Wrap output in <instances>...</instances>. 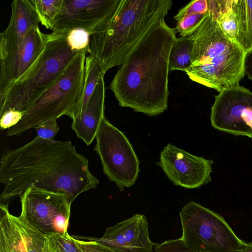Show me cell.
<instances>
[{"instance_id":"obj_1","label":"cell","mask_w":252,"mask_h":252,"mask_svg":"<svg viewBox=\"0 0 252 252\" xmlns=\"http://www.w3.org/2000/svg\"><path fill=\"white\" fill-rule=\"evenodd\" d=\"M3 189L0 203L8 204L29 188L66 194L72 203L80 194L95 189L99 180L89 168V160L70 141L36 136L17 148L5 151L0 163Z\"/></svg>"},{"instance_id":"obj_2","label":"cell","mask_w":252,"mask_h":252,"mask_svg":"<svg viewBox=\"0 0 252 252\" xmlns=\"http://www.w3.org/2000/svg\"><path fill=\"white\" fill-rule=\"evenodd\" d=\"M177 32L163 20L121 65L109 87L120 106L150 117L167 109L169 60Z\"/></svg>"},{"instance_id":"obj_3","label":"cell","mask_w":252,"mask_h":252,"mask_svg":"<svg viewBox=\"0 0 252 252\" xmlns=\"http://www.w3.org/2000/svg\"><path fill=\"white\" fill-rule=\"evenodd\" d=\"M171 0H120L104 30L91 35L88 53L106 72L121 65L140 41L165 20Z\"/></svg>"},{"instance_id":"obj_4","label":"cell","mask_w":252,"mask_h":252,"mask_svg":"<svg viewBox=\"0 0 252 252\" xmlns=\"http://www.w3.org/2000/svg\"><path fill=\"white\" fill-rule=\"evenodd\" d=\"M191 36V65L186 72L189 79L219 93L239 86L246 53L223 32L210 11Z\"/></svg>"},{"instance_id":"obj_5","label":"cell","mask_w":252,"mask_h":252,"mask_svg":"<svg viewBox=\"0 0 252 252\" xmlns=\"http://www.w3.org/2000/svg\"><path fill=\"white\" fill-rule=\"evenodd\" d=\"M49 34L38 59L0 100V116L11 109L25 113L55 83L78 52L72 50L69 47L68 34L53 32Z\"/></svg>"},{"instance_id":"obj_6","label":"cell","mask_w":252,"mask_h":252,"mask_svg":"<svg viewBox=\"0 0 252 252\" xmlns=\"http://www.w3.org/2000/svg\"><path fill=\"white\" fill-rule=\"evenodd\" d=\"M86 50L78 51L55 83L25 113L22 120L7 129L8 136H19L50 120L66 115L71 119L82 93Z\"/></svg>"},{"instance_id":"obj_7","label":"cell","mask_w":252,"mask_h":252,"mask_svg":"<svg viewBox=\"0 0 252 252\" xmlns=\"http://www.w3.org/2000/svg\"><path fill=\"white\" fill-rule=\"evenodd\" d=\"M185 246L195 252H241L246 243L219 214L191 201L180 212Z\"/></svg>"},{"instance_id":"obj_8","label":"cell","mask_w":252,"mask_h":252,"mask_svg":"<svg viewBox=\"0 0 252 252\" xmlns=\"http://www.w3.org/2000/svg\"><path fill=\"white\" fill-rule=\"evenodd\" d=\"M94 150L100 158L103 171L108 179L123 191L135 184L140 161L125 134L105 117L95 137Z\"/></svg>"},{"instance_id":"obj_9","label":"cell","mask_w":252,"mask_h":252,"mask_svg":"<svg viewBox=\"0 0 252 252\" xmlns=\"http://www.w3.org/2000/svg\"><path fill=\"white\" fill-rule=\"evenodd\" d=\"M20 198V216L34 229L44 235L68 232L72 203L66 194L32 186Z\"/></svg>"},{"instance_id":"obj_10","label":"cell","mask_w":252,"mask_h":252,"mask_svg":"<svg viewBox=\"0 0 252 252\" xmlns=\"http://www.w3.org/2000/svg\"><path fill=\"white\" fill-rule=\"evenodd\" d=\"M210 119L215 129L252 139V92L240 85L222 90L215 96Z\"/></svg>"},{"instance_id":"obj_11","label":"cell","mask_w":252,"mask_h":252,"mask_svg":"<svg viewBox=\"0 0 252 252\" xmlns=\"http://www.w3.org/2000/svg\"><path fill=\"white\" fill-rule=\"evenodd\" d=\"M120 0H63L61 12L51 30L68 34L83 29L92 35L102 32Z\"/></svg>"},{"instance_id":"obj_12","label":"cell","mask_w":252,"mask_h":252,"mask_svg":"<svg viewBox=\"0 0 252 252\" xmlns=\"http://www.w3.org/2000/svg\"><path fill=\"white\" fill-rule=\"evenodd\" d=\"M213 162L169 143L161 151L157 164L174 185L192 189L211 181Z\"/></svg>"},{"instance_id":"obj_13","label":"cell","mask_w":252,"mask_h":252,"mask_svg":"<svg viewBox=\"0 0 252 252\" xmlns=\"http://www.w3.org/2000/svg\"><path fill=\"white\" fill-rule=\"evenodd\" d=\"M49 35L43 33L39 27L32 28L16 50L0 59V100L38 59Z\"/></svg>"},{"instance_id":"obj_14","label":"cell","mask_w":252,"mask_h":252,"mask_svg":"<svg viewBox=\"0 0 252 252\" xmlns=\"http://www.w3.org/2000/svg\"><path fill=\"white\" fill-rule=\"evenodd\" d=\"M0 252H54L45 235L0 203Z\"/></svg>"},{"instance_id":"obj_15","label":"cell","mask_w":252,"mask_h":252,"mask_svg":"<svg viewBox=\"0 0 252 252\" xmlns=\"http://www.w3.org/2000/svg\"><path fill=\"white\" fill-rule=\"evenodd\" d=\"M92 238L120 252H153L156 246L149 237L147 219L140 214L107 227L101 238Z\"/></svg>"},{"instance_id":"obj_16","label":"cell","mask_w":252,"mask_h":252,"mask_svg":"<svg viewBox=\"0 0 252 252\" xmlns=\"http://www.w3.org/2000/svg\"><path fill=\"white\" fill-rule=\"evenodd\" d=\"M7 28L0 33V59L21 44L29 31L39 27L40 19L31 0H14Z\"/></svg>"},{"instance_id":"obj_17","label":"cell","mask_w":252,"mask_h":252,"mask_svg":"<svg viewBox=\"0 0 252 252\" xmlns=\"http://www.w3.org/2000/svg\"><path fill=\"white\" fill-rule=\"evenodd\" d=\"M105 88L104 76L99 80L95 89L82 114L72 120V129L77 137L89 146L95 138L101 121L104 116Z\"/></svg>"},{"instance_id":"obj_18","label":"cell","mask_w":252,"mask_h":252,"mask_svg":"<svg viewBox=\"0 0 252 252\" xmlns=\"http://www.w3.org/2000/svg\"><path fill=\"white\" fill-rule=\"evenodd\" d=\"M208 0H193L180 9L174 16L176 29L181 37L191 35L206 17Z\"/></svg>"},{"instance_id":"obj_19","label":"cell","mask_w":252,"mask_h":252,"mask_svg":"<svg viewBox=\"0 0 252 252\" xmlns=\"http://www.w3.org/2000/svg\"><path fill=\"white\" fill-rule=\"evenodd\" d=\"M237 24L236 42L246 53L252 50V0H231Z\"/></svg>"},{"instance_id":"obj_20","label":"cell","mask_w":252,"mask_h":252,"mask_svg":"<svg viewBox=\"0 0 252 252\" xmlns=\"http://www.w3.org/2000/svg\"><path fill=\"white\" fill-rule=\"evenodd\" d=\"M105 72L101 64L91 56H86L83 89L72 120L80 116L92 97L99 79Z\"/></svg>"},{"instance_id":"obj_21","label":"cell","mask_w":252,"mask_h":252,"mask_svg":"<svg viewBox=\"0 0 252 252\" xmlns=\"http://www.w3.org/2000/svg\"><path fill=\"white\" fill-rule=\"evenodd\" d=\"M209 10L215 17L223 32L236 41L238 29L236 19L231 7V0H208Z\"/></svg>"},{"instance_id":"obj_22","label":"cell","mask_w":252,"mask_h":252,"mask_svg":"<svg viewBox=\"0 0 252 252\" xmlns=\"http://www.w3.org/2000/svg\"><path fill=\"white\" fill-rule=\"evenodd\" d=\"M193 39L191 36L177 38L170 53L169 71L187 72L191 65Z\"/></svg>"},{"instance_id":"obj_23","label":"cell","mask_w":252,"mask_h":252,"mask_svg":"<svg viewBox=\"0 0 252 252\" xmlns=\"http://www.w3.org/2000/svg\"><path fill=\"white\" fill-rule=\"evenodd\" d=\"M40 19L41 24L51 30L59 15L63 0H31Z\"/></svg>"},{"instance_id":"obj_24","label":"cell","mask_w":252,"mask_h":252,"mask_svg":"<svg viewBox=\"0 0 252 252\" xmlns=\"http://www.w3.org/2000/svg\"><path fill=\"white\" fill-rule=\"evenodd\" d=\"M45 235L54 252H84L75 238L68 232L65 234L53 233Z\"/></svg>"},{"instance_id":"obj_25","label":"cell","mask_w":252,"mask_h":252,"mask_svg":"<svg viewBox=\"0 0 252 252\" xmlns=\"http://www.w3.org/2000/svg\"><path fill=\"white\" fill-rule=\"evenodd\" d=\"M91 35L87 31L80 29L70 31L67 35V40L71 49L75 51L86 50L89 48Z\"/></svg>"},{"instance_id":"obj_26","label":"cell","mask_w":252,"mask_h":252,"mask_svg":"<svg viewBox=\"0 0 252 252\" xmlns=\"http://www.w3.org/2000/svg\"><path fill=\"white\" fill-rule=\"evenodd\" d=\"M84 252H120L92 237L73 235Z\"/></svg>"},{"instance_id":"obj_27","label":"cell","mask_w":252,"mask_h":252,"mask_svg":"<svg viewBox=\"0 0 252 252\" xmlns=\"http://www.w3.org/2000/svg\"><path fill=\"white\" fill-rule=\"evenodd\" d=\"M37 136L47 140H54V137L60 130L57 120H50L36 126Z\"/></svg>"},{"instance_id":"obj_28","label":"cell","mask_w":252,"mask_h":252,"mask_svg":"<svg viewBox=\"0 0 252 252\" xmlns=\"http://www.w3.org/2000/svg\"><path fill=\"white\" fill-rule=\"evenodd\" d=\"M155 252H195L187 248L181 239L166 240L156 245Z\"/></svg>"},{"instance_id":"obj_29","label":"cell","mask_w":252,"mask_h":252,"mask_svg":"<svg viewBox=\"0 0 252 252\" xmlns=\"http://www.w3.org/2000/svg\"><path fill=\"white\" fill-rule=\"evenodd\" d=\"M24 114V113L13 109L7 111L0 116V129H8L16 125L22 120Z\"/></svg>"},{"instance_id":"obj_30","label":"cell","mask_w":252,"mask_h":252,"mask_svg":"<svg viewBox=\"0 0 252 252\" xmlns=\"http://www.w3.org/2000/svg\"><path fill=\"white\" fill-rule=\"evenodd\" d=\"M245 74L252 80V50L246 53L244 61Z\"/></svg>"},{"instance_id":"obj_31","label":"cell","mask_w":252,"mask_h":252,"mask_svg":"<svg viewBox=\"0 0 252 252\" xmlns=\"http://www.w3.org/2000/svg\"><path fill=\"white\" fill-rule=\"evenodd\" d=\"M242 252H252V242L246 243Z\"/></svg>"}]
</instances>
